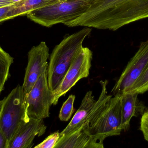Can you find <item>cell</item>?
Returning <instances> with one entry per match:
<instances>
[{
    "instance_id": "cell-11",
    "label": "cell",
    "mask_w": 148,
    "mask_h": 148,
    "mask_svg": "<svg viewBox=\"0 0 148 148\" xmlns=\"http://www.w3.org/2000/svg\"><path fill=\"white\" fill-rule=\"evenodd\" d=\"M138 94L127 93L121 95L122 131H128L130 122L133 117L142 115L146 110L144 104L138 99Z\"/></svg>"
},
{
    "instance_id": "cell-4",
    "label": "cell",
    "mask_w": 148,
    "mask_h": 148,
    "mask_svg": "<svg viewBox=\"0 0 148 148\" xmlns=\"http://www.w3.org/2000/svg\"><path fill=\"white\" fill-rule=\"evenodd\" d=\"M24 96L22 86L18 85L0 101V128L9 143L23 122L29 119L26 114Z\"/></svg>"
},
{
    "instance_id": "cell-9",
    "label": "cell",
    "mask_w": 148,
    "mask_h": 148,
    "mask_svg": "<svg viewBox=\"0 0 148 148\" xmlns=\"http://www.w3.org/2000/svg\"><path fill=\"white\" fill-rule=\"evenodd\" d=\"M49 49L45 42L31 48L28 53V63L25 70L23 88L24 95L27 94L39 77L47 70Z\"/></svg>"
},
{
    "instance_id": "cell-5",
    "label": "cell",
    "mask_w": 148,
    "mask_h": 148,
    "mask_svg": "<svg viewBox=\"0 0 148 148\" xmlns=\"http://www.w3.org/2000/svg\"><path fill=\"white\" fill-rule=\"evenodd\" d=\"M121 99L120 95L111 97L95 121L89 127H82L90 135L100 142L103 143L107 137L120 135L122 132Z\"/></svg>"
},
{
    "instance_id": "cell-20",
    "label": "cell",
    "mask_w": 148,
    "mask_h": 148,
    "mask_svg": "<svg viewBox=\"0 0 148 148\" xmlns=\"http://www.w3.org/2000/svg\"><path fill=\"white\" fill-rule=\"evenodd\" d=\"M15 3L0 8V24L7 20V15L9 12L14 8Z\"/></svg>"
},
{
    "instance_id": "cell-1",
    "label": "cell",
    "mask_w": 148,
    "mask_h": 148,
    "mask_svg": "<svg viewBox=\"0 0 148 148\" xmlns=\"http://www.w3.org/2000/svg\"><path fill=\"white\" fill-rule=\"evenodd\" d=\"M147 18L148 0H92L85 13L66 25L114 31Z\"/></svg>"
},
{
    "instance_id": "cell-22",
    "label": "cell",
    "mask_w": 148,
    "mask_h": 148,
    "mask_svg": "<svg viewBox=\"0 0 148 148\" xmlns=\"http://www.w3.org/2000/svg\"><path fill=\"white\" fill-rule=\"evenodd\" d=\"M14 4L11 3V0H0V8Z\"/></svg>"
},
{
    "instance_id": "cell-21",
    "label": "cell",
    "mask_w": 148,
    "mask_h": 148,
    "mask_svg": "<svg viewBox=\"0 0 148 148\" xmlns=\"http://www.w3.org/2000/svg\"><path fill=\"white\" fill-rule=\"evenodd\" d=\"M9 142L6 136L0 128V148H8Z\"/></svg>"
},
{
    "instance_id": "cell-8",
    "label": "cell",
    "mask_w": 148,
    "mask_h": 148,
    "mask_svg": "<svg viewBox=\"0 0 148 148\" xmlns=\"http://www.w3.org/2000/svg\"><path fill=\"white\" fill-rule=\"evenodd\" d=\"M148 67V39L141 43L139 50L128 63L111 91L113 96L126 94Z\"/></svg>"
},
{
    "instance_id": "cell-2",
    "label": "cell",
    "mask_w": 148,
    "mask_h": 148,
    "mask_svg": "<svg viewBox=\"0 0 148 148\" xmlns=\"http://www.w3.org/2000/svg\"><path fill=\"white\" fill-rule=\"evenodd\" d=\"M92 29L85 27L67 36L53 50L47 68V80L51 91L58 87L70 67L74 58L82 46Z\"/></svg>"
},
{
    "instance_id": "cell-13",
    "label": "cell",
    "mask_w": 148,
    "mask_h": 148,
    "mask_svg": "<svg viewBox=\"0 0 148 148\" xmlns=\"http://www.w3.org/2000/svg\"><path fill=\"white\" fill-rule=\"evenodd\" d=\"M96 101L92 91H88L83 99L81 106L69 124L60 133V138L70 134L83 127Z\"/></svg>"
},
{
    "instance_id": "cell-18",
    "label": "cell",
    "mask_w": 148,
    "mask_h": 148,
    "mask_svg": "<svg viewBox=\"0 0 148 148\" xmlns=\"http://www.w3.org/2000/svg\"><path fill=\"white\" fill-rule=\"evenodd\" d=\"M60 138V133L59 131L55 132L49 136L44 140L35 148H54Z\"/></svg>"
},
{
    "instance_id": "cell-12",
    "label": "cell",
    "mask_w": 148,
    "mask_h": 148,
    "mask_svg": "<svg viewBox=\"0 0 148 148\" xmlns=\"http://www.w3.org/2000/svg\"><path fill=\"white\" fill-rule=\"evenodd\" d=\"M103 144L90 135L83 127L60 138L54 148H103Z\"/></svg>"
},
{
    "instance_id": "cell-7",
    "label": "cell",
    "mask_w": 148,
    "mask_h": 148,
    "mask_svg": "<svg viewBox=\"0 0 148 148\" xmlns=\"http://www.w3.org/2000/svg\"><path fill=\"white\" fill-rule=\"evenodd\" d=\"M27 115L30 118L43 120L49 117L52 104V91L49 87L47 70L37 80L30 92L24 96Z\"/></svg>"
},
{
    "instance_id": "cell-19",
    "label": "cell",
    "mask_w": 148,
    "mask_h": 148,
    "mask_svg": "<svg viewBox=\"0 0 148 148\" xmlns=\"http://www.w3.org/2000/svg\"><path fill=\"white\" fill-rule=\"evenodd\" d=\"M139 129L142 133L144 139L148 142V109L142 115Z\"/></svg>"
},
{
    "instance_id": "cell-23",
    "label": "cell",
    "mask_w": 148,
    "mask_h": 148,
    "mask_svg": "<svg viewBox=\"0 0 148 148\" xmlns=\"http://www.w3.org/2000/svg\"><path fill=\"white\" fill-rule=\"evenodd\" d=\"M23 0H11L12 3H16L22 1Z\"/></svg>"
},
{
    "instance_id": "cell-14",
    "label": "cell",
    "mask_w": 148,
    "mask_h": 148,
    "mask_svg": "<svg viewBox=\"0 0 148 148\" xmlns=\"http://www.w3.org/2000/svg\"><path fill=\"white\" fill-rule=\"evenodd\" d=\"M62 0H23L15 3L9 12L7 20L14 19L18 16L27 15L28 13L51 5Z\"/></svg>"
},
{
    "instance_id": "cell-16",
    "label": "cell",
    "mask_w": 148,
    "mask_h": 148,
    "mask_svg": "<svg viewBox=\"0 0 148 148\" xmlns=\"http://www.w3.org/2000/svg\"><path fill=\"white\" fill-rule=\"evenodd\" d=\"M148 91V67L143 74L135 82L126 94L136 93L138 94H141Z\"/></svg>"
},
{
    "instance_id": "cell-3",
    "label": "cell",
    "mask_w": 148,
    "mask_h": 148,
    "mask_svg": "<svg viewBox=\"0 0 148 148\" xmlns=\"http://www.w3.org/2000/svg\"><path fill=\"white\" fill-rule=\"evenodd\" d=\"M92 0H62L28 13L29 19L44 27L71 21L85 13Z\"/></svg>"
},
{
    "instance_id": "cell-17",
    "label": "cell",
    "mask_w": 148,
    "mask_h": 148,
    "mask_svg": "<svg viewBox=\"0 0 148 148\" xmlns=\"http://www.w3.org/2000/svg\"><path fill=\"white\" fill-rule=\"evenodd\" d=\"M75 98V95H71L62 104L59 114V118L62 121H68L72 117L75 111L74 104Z\"/></svg>"
},
{
    "instance_id": "cell-15",
    "label": "cell",
    "mask_w": 148,
    "mask_h": 148,
    "mask_svg": "<svg viewBox=\"0 0 148 148\" xmlns=\"http://www.w3.org/2000/svg\"><path fill=\"white\" fill-rule=\"evenodd\" d=\"M14 58L0 46V93L4 88L10 76V70Z\"/></svg>"
},
{
    "instance_id": "cell-6",
    "label": "cell",
    "mask_w": 148,
    "mask_h": 148,
    "mask_svg": "<svg viewBox=\"0 0 148 148\" xmlns=\"http://www.w3.org/2000/svg\"><path fill=\"white\" fill-rule=\"evenodd\" d=\"M92 56L93 53L88 48L81 47L65 76L57 88L52 92L53 105H56L59 99L65 96L79 80L88 76Z\"/></svg>"
},
{
    "instance_id": "cell-10",
    "label": "cell",
    "mask_w": 148,
    "mask_h": 148,
    "mask_svg": "<svg viewBox=\"0 0 148 148\" xmlns=\"http://www.w3.org/2000/svg\"><path fill=\"white\" fill-rule=\"evenodd\" d=\"M43 120L29 117L21 124L9 143L8 148H30L36 136L44 134L47 129Z\"/></svg>"
}]
</instances>
